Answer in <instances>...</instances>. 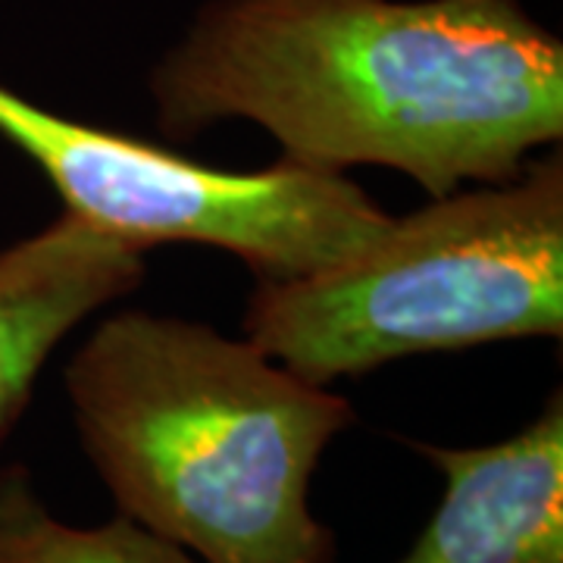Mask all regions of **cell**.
Wrapping results in <instances>:
<instances>
[{
	"label": "cell",
	"mask_w": 563,
	"mask_h": 563,
	"mask_svg": "<svg viewBox=\"0 0 563 563\" xmlns=\"http://www.w3.org/2000/svg\"><path fill=\"white\" fill-rule=\"evenodd\" d=\"M147 91L169 141L247 120L285 161L439 198L561 144L563 41L523 0H207Z\"/></svg>",
	"instance_id": "1"
},
{
	"label": "cell",
	"mask_w": 563,
	"mask_h": 563,
	"mask_svg": "<svg viewBox=\"0 0 563 563\" xmlns=\"http://www.w3.org/2000/svg\"><path fill=\"white\" fill-rule=\"evenodd\" d=\"M91 466L129 520L201 563H335L310 483L354 404L207 322L117 310L63 369Z\"/></svg>",
	"instance_id": "2"
},
{
	"label": "cell",
	"mask_w": 563,
	"mask_h": 563,
	"mask_svg": "<svg viewBox=\"0 0 563 563\" xmlns=\"http://www.w3.org/2000/svg\"><path fill=\"white\" fill-rule=\"evenodd\" d=\"M247 342L317 385L429 351L563 335V154L391 217L361 251L254 282Z\"/></svg>",
	"instance_id": "3"
},
{
	"label": "cell",
	"mask_w": 563,
	"mask_h": 563,
	"mask_svg": "<svg viewBox=\"0 0 563 563\" xmlns=\"http://www.w3.org/2000/svg\"><path fill=\"white\" fill-rule=\"evenodd\" d=\"M0 135L38 166L66 213L141 244L229 251L254 282L295 279L361 251L385 213L344 173L285 161L235 173L60 117L0 85Z\"/></svg>",
	"instance_id": "4"
},
{
	"label": "cell",
	"mask_w": 563,
	"mask_h": 563,
	"mask_svg": "<svg viewBox=\"0 0 563 563\" xmlns=\"http://www.w3.org/2000/svg\"><path fill=\"white\" fill-rule=\"evenodd\" d=\"M407 444L444 476L442 501L395 563H563V391L479 448Z\"/></svg>",
	"instance_id": "5"
},
{
	"label": "cell",
	"mask_w": 563,
	"mask_h": 563,
	"mask_svg": "<svg viewBox=\"0 0 563 563\" xmlns=\"http://www.w3.org/2000/svg\"><path fill=\"white\" fill-rule=\"evenodd\" d=\"M147 251L63 210L0 247V444L13 432L41 369L76 325L132 295Z\"/></svg>",
	"instance_id": "6"
},
{
	"label": "cell",
	"mask_w": 563,
	"mask_h": 563,
	"mask_svg": "<svg viewBox=\"0 0 563 563\" xmlns=\"http://www.w3.org/2000/svg\"><path fill=\"white\" fill-rule=\"evenodd\" d=\"M0 563H201L125 514L101 526H69L41 501L32 470H0Z\"/></svg>",
	"instance_id": "7"
}]
</instances>
